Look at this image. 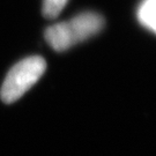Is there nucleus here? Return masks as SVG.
<instances>
[{
    "label": "nucleus",
    "mask_w": 156,
    "mask_h": 156,
    "mask_svg": "<svg viewBox=\"0 0 156 156\" xmlns=\"http://www.w3.org/2000/svg\"><path fill=\"white\" fill-rule=\"evenodd\" d=\"M103 27L104 19L102 15L86 12L69 21L49 27L45 30V39L53 50L60 52L96 35Z\"/></svg>",
    "instance_id": "f257e3e1"
},
{
    "label": "nucleus",
    "mask_w": 156,
    "mask_h": 156,
    "mask_svg": "<svg viewBox=\"0 0 156 156\" xmlns=\"http://www.w3.org/2000/svg\"><path fill=\"white\" fill-rule=\"evenodd\" d=\"M46 62L39 56H31L15 64L7 73L0 97L4 103H13L28 91L44 74Z\"/></svg>",
    "instance_id": "f03ea898"
},
{
    "label": "nucleus",
    "mask_w": 156,
    "mask_h": 156,
    "mask_svg": "<svg viewBox=\"0 0 156 156\" xmlns=\"http://www.w3.org/2000/svg\"><path fill=\"white\" fill-rule=\"evenodd\" d=\"M139 19L144 26L156 31V0H145L140 7Z\"/></svg>",
    "instance_id": "7ed1b4c3"
},
{
    "label": "nucleus",
    "mask_w": 156,
    "mask_h": 156,
    "mask_svg": "<svg viewBox=\"0 0 156 156\" xmlns=\"http://www.w3.org/2000/svg\"><path fill=\"white\" fill-rule=\"evenodd\" d=\"M67 1L68 0H43V15L46 19L57 17L62 13Z\"/></svg>",
    "instance_id": "20e7f679"
}]
</instances>
